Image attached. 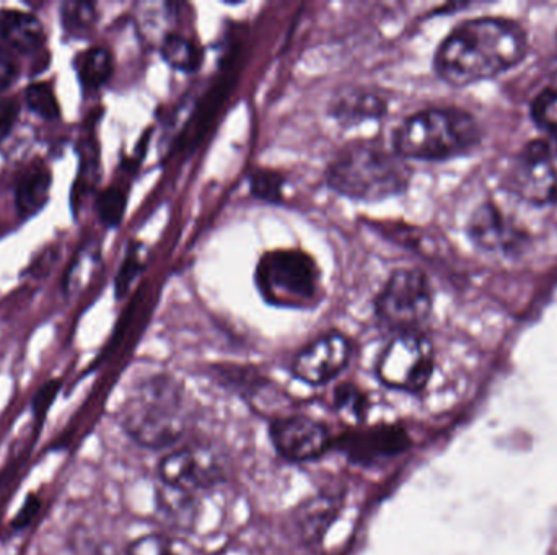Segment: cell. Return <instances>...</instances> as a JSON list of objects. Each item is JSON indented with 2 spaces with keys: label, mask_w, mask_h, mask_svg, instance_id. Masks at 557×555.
I'll return each instance as SVG.
<instances>
[{
  "label": "cell",
  "mask_w": 557,
  "mask_h": 555,
  "mask_svg": "<svg viewBox=\"0 0 557 555\" xmlns=\"http://www.w3.org/2000/svg\"><path fill=\"white\" fill-rule=\"evenodd\" d=\"M62 27L75 38L90 35L97 22V10L90 2H66L61 9Z\"/></svg>",
  "instance_id": "21"
},
{
  "label": "cell",
  "mask_w": 557,
  "mask_h": 555,
  "mask_svg": "<svg viewBox=\"0 0 557 555\" xmlns=\"http://www.w3.org/2000/svg\"><path fill=\"white\" fill-rule=\"evenodd\" d=\"M126 555H202L198 547L168 534H145L129 544Z\"/></svg>",
  "instance_id": "17"
},
{
  "label": "cell",
  "mask_w": 557,
  "mask_h": 555,
  "mask_svg": "<svg viewBox=\"0 0 557 555\" xmlns=\"http://www.w3.org/2000/svg\"><path fill=\"white\" fill-rule=\"evenodd\" d=\"M481 139L476 119L458 108H429L404 119L393 132V150L404 160L442 162L470 152Z\"/></svg>",
  "instance_id": "4"
},
{
  "label": "cell",
  "mask_w": 557,
  "mask_h": 555,
  "mask_svg": "<svg viewBox=\"0 0 557 555\" xmlns=\"http://www.w3.org/2000/svg\"><path fill=\"white\" fill-rule=\"evenodd\" d=\"M28 108L41 118L53 121L59 118L61 108H59L58 98L54 95L53 88L48 84H33L25 92Z\"/></svg>",
  "instance_id": "22"
},
{
  "label": "cell",
  "mask_w": 557,
  "mask_h": 555,
  "mask_svg": "<svg viewBox=\"0 0 557 555\" xmlns=\"http://www.w3.org/2000/svg\"><path fill=\"white\" fill-rule=\"evenodd\" d=\"M411 168L398 153L378 140H357L339 150L326 170L334 193L360 202L400 196L409 186Z\"/></svg>",
  "instance_id": "2"
},
{
  "label": "cell",
  "mask_w": 557,
  "mask_h": 555,
  "mask_svg": "<svg viewBox=\"0 0 557 555\" xmlns=\"http://www.w3.org/2000/svg\"><path fill=\"white\" fill-rule=\"evenodd\" d=\"M531 116L535 123L549 132L551 136L557 137V90L549 88L543 90L531 103Z\"/></svg>",
  "instance_id": "23"
},
{
  "label": "cell",
  "mask_w": 557,
  "mask_h": 555,
  "mask_svg": "<svg viewBox=\"0 0 557 555\" xmlns=\"http://www.w3.org/2000/svg\"><path fill=\"white\" fill-rule=\"evenodd\" d=\"M157 503L160 512L178 526H188L196 513V497L170 487H158Z\"/></svg>",
  "instance_id": "20"
},
{
  "label": "cell",
  "mask_w": 557,
  "mask_h": 555,
  "mask_svg": "<svg viewBox=\"0 0 557 555\" xmlns=\"http://www.w3.org/2000/svg\"><path fill=\"white\" fill-rule=\"evenodd\" d=\"M77 74L85 88L103 87L113 74V57L103 48H92L77 59Z\"/></svg>",
  "instance_id": "18"
},
{
  "label": "cell",
  "mask_w": 557,
  "mask_h": 555,
  "mask_svg": "<svg viewBox=\"0 0 557 555\" xmlns=\"http://www.w3.org/2000/svg\"><path fill=\"white\" fill-rule=\"evenodd\" d=\"M18 77V66L7 49L0 48V92L15 84Z\"/></svg>",
  "instance_id": "30"
},
{
  "label": "cell",
  "mask_w": 557,
  "mask_h": 555,
  "mask_svg": "<svg viewBox=\"0 0 557 555\" xmlns=\"http://www.w3.org/2000/svg\"><path fill=\"white\" fill-rule=\"evenodd\" d=\"M20 105L14 98H4L0 100V142L9 137L10 132L17 123Z\"/></svg>",
  "instance_id": "28"
},
{
  "label": "cell",
  "mask_w": 557,
  "mask_h": 555,
  "mask_svg": "<svg viewBox=\"0 0 557 555\" xmlns=\"http://www.w3.org/2000/svg\"><path fill=\"white\" fill-rule=\"evenodd\" d=\"M264 302L277 308L307 310L320 302V267L302 250H274L263 254L255 272Z\"/></svg>",
  "instance_id": "5"
},
{
  "label": "cell",
  "mask_w": 557,
  "mask_h": 555,
  "mask_svg": "<svg viewBox=\"0 0 557 555\" xmlns=\"http://www.w3.org/2000/svg\"><path fill=\"white\" fill-rule=\"evenodd\" d=\"M98 215L106 227H116L123 219L126 209V196L119 189H106L105 193L98 197Z\"/></svg>",
  "instance_id": "24"
},
{
  "label": "cell",
  "mask_w": 557,
  "mask_h": 555,
  "mask_svg": "<svg viewBox=\"0 0 557 555\" xmlns=\"http://www.w3.org/2000/svg\"><path fill=\"white\" fill-rule=\"evenodd\" d=\"M527 49V35L517 23L505 18H476L461 23L442 41L434 66L447 84L465 87L517 66Z\"/></svg>",
  "instance_id": "1"
},
{
  "label": "cell",
  "mask_w": 557,
  "mask_h": 555,
  "mask_svg": "<svg viewBox=\"0 0 557 555\" xmlns=\"http://www.w3.org/2000/svg\"><path fill=\"white\" fill-rule=\"evenodd\" d=\"M507 183L512 193L535 206L557 202V137L528 142L510 165Z\"/></svg>",
  "instance_id": "8"
},
{
  "label": "cell",
  "mask_w": 557,
  "mask_h": 555,
  "mask_svg": "<svg viewBox=\"0 0 557 555\" xmlns=\"http://www.w3.org/2000/svg\"><path fill=\"white\" fill-rule=\"evenodd\" d=\"M331 406L334 412L347 422L360 424L369 411V399L367 394L354 383H341L334 388Z\"/></svg>",
  "instance_id": "19"
},
{
  "label": "cell",
  "mask_w": 557,
  "mask_h": 555,
  "mask_svg": "<svg viewBox=\"0 0 557 555\" xmlns=\"http://www.w3.org/2000/svg\"><path fill=\"white\" fill-rule=\"evenodd\" d=\"M434 306V292L426 274L396 269L375 298L378 323L393 334L419 331Z\"/></svg>",
  "instance_id": "6"
},
{
  "label": "cell",
  "mask_w": 557,
  "mask_h": 555,
  "mask_svg": "<svg viewBox=\"0 0 557 555\" xmlns=\"http://www.w3.org/2000/svg\"><path fill=\"white\" fill-rule=\"evenodd\" d=\"M434 372V347L419 331L393 334L375 365L383 386L404 393H419Z\"/></svg>",
  "instance_id": "7"
},
{
  "label": "cell",
  "mask_w": 557,
  "mask_h": 555,
  "mask_svg": "<svg viewBox=\"0 0 557 555\" xmlns=\"http://www.w3.org/2000/svg\"><path fill=\"white\" fill-rule=\"evenodd\" d=\"M336 443L352 461L372 464L403 453L409 446V438L400 427L385 425L349 433L346 437L339 438Z\"/></svg>",
  "instance_id": "12"
},
{
  "label": "cell",
  "mask_w": 557,
  "mask_h": 555,
  "mask_svg": "<svg viewBox=\"0 0 557 555\" xmlns=\"http://www.w3.org/2000/svg\"><path fill=\"white\" fill-rule=\"evenodd\" d=\"M269 438L277 455L290 463L315 461L334 445L325 424L302 414L276 417L269 424Z\"/></svg>",
  "instance_id": "10"
},
{
  "label": "cell",
  "mask_w": 557,
  "mask_h": 555,
  "mask_svg": "<svg viewBox=\"0 0 557 555\" xmlns=\"http://www.w3.org/2000/svg\"><path fill=\"white\" fill-rule=\"evenodd\" d=\"M59 389H61V381L59 380L48 381V383H44L38 389V393L33 398V412H35V416H44L48 412L49 407H51L54 399L58 396Z\"/></svg>",
  "instance_id": "27"
},
{
  "label": "cell",
  "mask_w": 557,
  "mask_h": 555,
  "mask_svg": "<svg viewBox=\"0 0 557 555\" xmlns=\"http://www.w3.org/2000/svg\"><path fill=\"white\" fill-rule=\"evenodd\" d=\"M554 67H556V72H557V54L556 57H554Z\"/></svg>",
  "instance_id": "31"
},
{
  "label": "cell",
  "mask_w": 557,
  "mask_h": 555,
  "mask_svg": "<svg viewBox=\"0 0 557 555\" xmlns=\"http://www.w3.org/2000/svg\"><path fill=\"white\" fill-rule=\"evenodd\" d=\"M119 422L136 445L147 450L170 448L185 437L191 424L185 389L172 376H154L129 396Z\"/></svg>",
  "instance_id": "3"
},
{
  "label": "cell",
  "mask_w": 557,
  "mask_h": 555,
  "mask_svg": "<svg viewBox=\"0 0 557 555\" xmlns=\"http://www.w3.org/2000/svg\"><path fill=\"white\" fill-rule=\"evenodd\" d=\"M51 175L44 167H33L18 181L15 189V207L22 219H31L41 212L49 201Z\"/></svg>",
  "instance_id": "15"
},
{
  "label": "cell",
  "mask_w": 557,
  "mask_h": 555,
  "mask_svg": "<svg viewBox=\"0 0 557 555\" xmlns=\"http://www.w3.org/2000/svg\"><path fill=\"white\" fill-rule=\"evenodd\" d=\"M388 110L385 95L367 87L346 88L329 105L331 118L339 126L352 127L383 118Z\"/></svg>",
  "instance_id": "13"
},
{
  "label": "cell",
  "mask_w": 557,
  "mask_h": 555,
  "mask_svg": "<svg viewBox=\"0 0 557 555\" xmlns=\"http://www.w3.org/2000/svg\"><path fill=\"white\" fill-rule=\"evenodd\" d=\"M0 33L20 53H35L46 40L40 20L35 15L18 10H4L0 14Z\"/></svg>",
  "instance_id": "14"
},
{
  "label": "cell",
  "mask_w": 557,
  "mask_h": 555,
  "mask_svg": "<svg viewBox=\"0 0 557 555\" xmlns=\"http://www.w3.org/2000/svg\"><path fill=\"white\" fill-rule=\"evenodd\" d=\"M41 500L38 495L30 494L23 503V507L18 510L17 516L12 521V528L15 531H22L33 523L38 513H40Z\"/></svg>",
  "instance_id": "29"
},
{
  "label": "cell",
  "mask_w": 557,
  "mask_h": 555,
  "mask_svg": "<svg viewBox=\"0 0 557 555\" xmlns=\"http://www.w3.org/2000/svg\"><path fill=\"white\" fill-rule=\"evenodd\" d=\"M163 61L181 72H194L202 64V49L193 38L181 31H172L160 43Z\"/></svg>",
  "instance_id": "16"
},
{
  "label": "cell",
  "mask_w": 557,
  "mask_h": 555,
  "mask_svg": "<svg viewBox=\"0 0 557 555\" xmlns=\"http://www.w3.org/2000/svg\"><path fill=\"white\" fill-rule=\"evenodd\" d=\"M139 271H141V259L137 256L136 251H132L128 258H126V261H124L118 277H116V295H118V298L126 295L129 285L132 284V280L136 279Z\"/></svg>",
  "instance_id": "26"
},
{
  "label": "cell",
  "mask_w": 557,
  "mask_h": 555,
  "mask_svg": "<svg viewBox=\"0 0 557 555\" xmlns=\"http://www.w3.org/2000/svg\"><path fill=\"white\" fill-rule=\"evenodd\" d=\"M352 354L351 339L338 331H329L295 355L290 372L305 385H328L346 370Z\"/></svg>",
  "instance_id": "11"
},
{
  "label": "cell",
  "mask_w": 557,
  "mask_h": 555,
  "mask_svg": "<svg viewBox=\"0 0 557 555\" xmlns=\"http://www.w3.org/2000/svg\"><path fill=\"white\" fill-rule=\"evenodd\" d=\"M282 186L284 183L281 176L274 171H256L255 175L251 176V191L263 201H281Z\"/></svg>",
  "instance_id": "25"
},
{
  "label": "cell",
  "mask_w": 557,
  "mask_h": 555,
  "mask_svg": "<svg viewBox=\"0 0 557 555\" xmlns=\"http://www.w3.org/2000/svg\"><path fill=\"white\" fill-rule=\"evenodd\" d=\"M160 486L198 497L225 479L222 459L214 448L189 445L170 451L158 464Z\"/></svg>",
  "instance_id": "9"
}]
</instances>
